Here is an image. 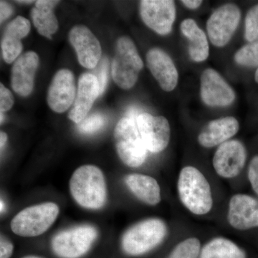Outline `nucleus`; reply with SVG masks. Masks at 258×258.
I'll return each mask as SVG.
<instances>
[{"label":"nucleus","instance_id":"nucleus-23","mask_svg":"<svg viewBox=\"0 0 258 258\" xmlns=\"http://www.w3.org/2000/svg\"><path fill=\"white\" fill-rule=\"evenodd\" d=\"M60 1L38 0L31 10L32 23L42 36L52 39V35L58 29V21L53 10Z\"/></svg>","mask_w":258,"mask_h":258},{"label":"nucleus","instance_id":"nucleus-38","mask_svg":"<svg viewBox=\"0 0 258 258\" xmlns=\"http://www.w3.org/2000/svg\"><path fill=\"white\" fill-rule=\"evenodd\" d=\"M22 258H44L37 255H27Z\"/></svg>","mask_w":258,"mask_h":258},{"label":"nucleus","instance_id":"nucleus-22","mask_svg":"<svg viewBox=\"0 0 258 258\" xmlns=\"http://www.w3.org/2000/svg\"><path fill=\"white\" fill-rule=\"evenodd\" d=\"M181 31L189 40V55L195 62H203L208 59L210 47L205 32L192 19H186L181 24Z\"/></svg>","mask_w":258,"mask_h":258},{"label":"nucleus","instance_id":"nucleus-30","mask_svg":"<svg viewBox=\"0 0 258 258\" xmlns=\"http://www.w3.org/2000/svg\"><path fill=\"white\" fill-rule=\"evenodd\" d=\"M13 93L3 83L0 84V112L4 113L9 111L14 105Z\"/></svg>","mask_w":258,"mask_h":258},{"label":"nucleus","instance_id":"nucleus-9","mask_svg":"<svg viewBox=\"0 0 258 258\" xmlns=\"http://www.w3.org/2000/svg\"><path fill=\"white\" fill-rule=\"evenodd\" d=\"M240 18V10L234 4L222 5L214 12L207 23L212 43L219 47L227 45L237 28Z\"/></svg>","mask_w":258,"mask_h":258},{"label":"nucleus","instance_id":"nucleus-27","mask_svg":"<svg viewBox=\"0 0 258 258\" xmlns=\"http://www.w3.org/2000/svg\"><path fill=\"white\" fill-rule=\"evenodd\" d=\"M244 36L249 42L258 41V5L249 9L246 15Z\"/></svg>","mask_w":258,"mask_h":258},{"label":"nucleus","instance_id":"nucleus-40","mask_svg":"<svg viewBox=\"0 0 258 258\" xmlns=\"http://www.w3.org/2000/svg\"><path fill=\"white\" fill-rule=\"evenodd\" d=\"M0 119H1V124H2V123H3V120H4V115H3V113H2V112H1V118H0Z\"/></svg>","mask_w":258,"mask_h":258},{"label":"nucleus","instance_id":"nucleus-17","mask_svg":"<svg viewBox=\"0 0 258 258\" xmlns=\"http://www.w3.org/2000/svg\"><path fill=\"white\" fill-rule=\"evenodd\" d=\"M39 61L38 55L33 51L25 52L15 61L12 69L11 86L20 96L26 97L32 93Z\"/></svg>","mask_w":258,"mask_h":258},{"label":"nucleus","instance_id":"nucleus-35","mask_svg":"<svg viewBox=\"0 0 258 258\" xmlns=\"http://www.w3.org/2000/svg\"><path fill=\"white\" fill-rule=\"evenodd\" d=\"M8 141V135L5 132H1L0 133V148H1V152L4 148L5 144L7 143Z\"/></svg>","mask_w":258,"mask_h":258},{"label":"nucleus","instance_id":"nucleus-26","mask_svg":"<svg viewBox=\"0 0 258 258\" xmlns=\"http://www.w3.org/2000/svg\"><path fill=\"white\" fill-rule=\"evenodd\" d=\"M235 60L244 67L258 66V41L250 42L240 48L236 52Z\"/></svg>","mask_w":258,"mask_h":258},{"label":"nucleus","instance_id":"nucleus-29","mask_svg":"<svg viewBox=\"0 0 258 258\" xmlns=\"http://www.w3.org/2000/svg\"><path fill=\"white\" fill-rule=\"evenodd\" d=\"M247 179L251 187L258 197V155L249 161L247 168Z\"/></svg>","mask_w":258,"mask_h":258},{"label":"nucleus","instance_id":"nucleus-32","mask_svg":"<svg viewBox=\"0 0 258 258\" xmlns=\"http://www.w3.org/2000/svg\"><path fill=\"white\" fill-rule=\"evenodd\" d=\"M14 252V245L5 236L0 239V258H10Z\"/></svg>","mask_w":258,"mask_h":258},{"label":"nucleus","instance_id":"nucleus-36","mask_svg":"<svg viewBox=\"0 0 258 258\" xmlns=\"http://www.w3.org/2000/svg\"><path fill=\"white\" fill-rule=\"evenodd\" d=\"M16 3H21V4H31L33 1H16Z\"/></svg>","mask_w":258,"mask_h":258},{"label":"nucleus","instance_id":"nucleus-39","mask_svg":"<svg viewBox=\"0 0 258 258\" xmlns=\"http://www.w3.org/2000/svg\"><path fill=\"white\" fill-rule=\"evenodd\" d=\"M254 79H255L256 82L258 83V69L256 71L255 75H254Z\"/></svg>","mask_w":258,"mask_h":258},{"label":"nucleus","instance_id":"nucleus-2","mask_svg":"<svg viewBox=\"0 0 258 258\" xmlns=\"http://www.w3.org/2000/svg\"><path fill=\"white\" fill-rule=\"evenodd\" d=\"M70 190L76 203L83 208L98 210L106 204V180L96 166L83 165L76 169L70 180Z\"/></svg>","mask_w":258,"mask_h":258},{"label":"nucleus","instance_id":"nucleus-13","mask_svg":"<svg viewBox=\"0 0 258 258\" xmlns=\"http://www.w3.org/2000/svg\"><path fill=\"white\" fill-rule=\"evenodd\" d=\"M76 93V80L72 71L61 69L56 73L49 86L47 104L55 113H64L74 103Z\"/></svg>","mask_w":258,"mask_h":258},{"label":"nucleus","instance_id":"nucleus-33","mask_svg":"<svg viewBox=\"0 0 258 258\" xmlns=\"http://www.w3.org/2000/svg\"><path fill=\"white\" fill-rule=\"evenodd\" d=\"M13 13V7L9 3L5 1L0 2V22L1 23L9 18Z\"/></svg>","mask_w":258,"mask_h":258},{"label":"nucleus","instance_id":"nucleus-34","mask_svg":"<svg viewBox=\"0 0 258 258\" xmlns=\"http://www.w3.org/2000/svg\"><path fill=\"white\" fill-rule=\"evenodd\" d=\"M181 3L185 5L186 8L191 10H195L198 8L203 3V1H199V0H182Z\"/></svg>","mask_w":258,"mask_h":258},{"label":"nucleus","instance_id":"nucleus-19","mask_svg":"<svg viewBox=\"0 0 258 258\" xmlns=\"http://www.w3.org/2000/svg\"><path fill=\"white\" fill-rule=\"evenodd\" d=\"M240 124L234 117L227 116L210 121L200 132L198 143L207 149L219 147L235 136Z\"/></svg>","mask_w":258,"mask_h":258},{"label":"nucleus","instance_id":"nucleus-18","mask_svg":"<svg viewBox=\"0 0 258 258\" xmlns=\"http://www.w3.org/2000/svg\"><path fill=\"white\" fill-rule=\"evenodd\" d=\"M147 64L161 88L171 92L176 87L179 74L172 59L159 48L151 49L147 54Z\"/></svg>","mask_w":258,"mask_h":258},{"label":"nucleus","instance_id":"nucleus-10","mask_svg":"<svg viewBox=\"0 0 258 258\" xmlns=\"http://www.w3.org/2000/svg\"><path fill=\"white\" fill-rule=\"evenodd\" d=\"M136 122L148 152L157 154L165 150L171 139L170 125L165 117L142 113Z\"/></svg>","mask_w":258,"mask_h":258},{"label":"nucleus","instance_id":"nucleus-5","mask_svg":"<svg viewBox=\"0 0 258 258\" xmlns=\"http://www.w3.org/2000/svg\"><path fill=\"white\" fill-rule=\"evenodd\" d=\"M60 209L53 203H45L24 209L15 215L10 223L15 235L37 237L45 233L53 225Z\"/></svg>","mask_w":258,"mask_h":258},{"label":"nucleus","instance_id":"nucleus-28","mask_svg":"<svg viewBox=\"0 0 258 258\" xmlns=\"http://www.w3.org/2000/svg\"><path fill=\"white\" fill-rule=\"evenodd\" d=\"M106 122V118L101 113H93L79 123L78 129L82 134H93L103 128Z\"/></svg>","mask_w":258,"mask_h":258},{"label":"nucleus","instance_id":"nucleus-4","mask_svg":"<svg viewBox=\"0 0 258 258\" xmlns=\"http://www.w3.org/2000/svg\"><path fill=\"white\" fill-rule=\"evenodd\" d=\"M143 68V61L132 39L118 38L111 67L112 78L116 85L124 90L134 87Z\"/></svg>","mask_w":258,"mask_h":258},{"label":"nucleus","instance_id":"nucleus-6","mask_svg":"<svg viewBox=\"0 0 258 258\" xmlns=\"http://www.w3.org/2000/svg\"><path fill=\"white\" fill-rule=\"evenodd\" d=\"M114 142L117 154L125 165L137 168L145 162L148 150L139 134L136 120L125 116L117 123Z\"/></svg>","mask_w":258,"mask_h":258},{"label":"nucleus","instance_id":"nucleus-21","mask_svg":"<svg viewBox=\"0 0 258 258\" xmlns=\"http://www.w3.org/2000/svg\"><path fill=\"white\" fill-rule=\"evenodd\" d=\"M125 184L134 196L146 205L156 206L161 203L160 185L152 176L138 173L128 174Z\"/></svg>","mask_w":258,"mask_h":258},{"label":"nucleus","instance_id":"nucleus-25","mask_svg":"<svg viewBox=\"0 0 258 258\" xmlns=\"http://www.w3.org/2000/svg\"><path fill=\"white\" fill-rule=\"evenodd\" d=\"M202 247L198 237H186L174 246L166 258H200Z\"/></svg>","mask_w":258,"mask_h":258},{"label":"nucleus","instance_id":"nucleus-31","mask_svg":"<svg viewBox=\"0 0 258 258\" xmlns=\"http://www.w3.org/2000/svg\"><path fill=\"white\" fill-rule=\"evenodd\" d=\"M108 59L104 57L102 61L101 67L99 68V72L98 73V76H96L99 83L100 96L104 93L107 86V81H108Z\"/></svg>","mask_w":258,"mask_h":258},{"label":"nucleus","instance_id":"nucleus-14","mask_svg":"<svg viewBox=\"0 0 258 258\" xmlns=\"http://www.w3.org/2000/svg\"><path fill=\"white\" fill-rule=\"evenodd\" d=\"M69 40L79 63L86 69H95L101 60L102 50L99 40L93 32L85 25H76L69 32Z\"/></svg>","mask_w":258,"mask_h":258},{"label":"nucleus","instance_id":"nucleus-12","mask_svg":"<svg viewBox=\"0 0 258 258\" xmlns=\"http://www.w3.org/2000/svg\"><path fill=\"white\" fill-rule=\"evenodd\" d=\"M140 15L148 28L161 35L170 33L176 19V6L171 0H142Z\"/></svg>","mask_w":258,"mask_h":258},{"label":"nucleus","instance_id":"nucleus-11","mask_svg":"<svg viewBox=\"0 0 258 258\" xmlns=\"http://www.w3.org/2000/svg\"><path fill=\"white\" fill-rule=\"evenodd\" d=\"M227 220L235 230L258 228V198L244 193L232 195L227 207Z\"/></svg>","mask_w":258,"mask_h":258},{"label":"nucleus","instance_id":"nucleus-7","mask_svg":"<svg viewBox=\"0 0 258 258\" xmlns=\"http://www.w3.org/2000/svg\"><path fill=\"white\" fill-rule=\"evenodd\" d=\"M98 237L93 226H77L59 232L51 242L52 251L60 258H81L89 252Z\"/></svg>","mask_w":258,"mask_h":258},{"label":"nucleus","instance_id":"nucleus-37","mask_svg":"<svg viewBox=\"0 0 258 258\" xmlns=\"http://www.w3.org/2000/svg\"><path fill=\"white\" fill-rule=\"evenodd\" d=\"M5 206L4 202H3V200H1V209H0V210H1L2 213H3V211L5 210Z\"/></svg>","mask_w":258,"mask_h":258},{"label":"nucleus","instance_id":"nucleus-16","mask_svg":"<svg viewBox=\"0 0 258 258\" xmlns=\"http://www.w3.org/2000/svg\"><path fill=\"white\" fill-rule=\"evenodd\" d=\"M99 96V83L96 76L90 73L81 75L74 106L69 113V119L77 124L83 121Z\"/></svg>","mask_w":258,"mask_h":258},{"label":"nucleus","instance_id":"nucleus-24","mask_svg":"<svg viewBox=\"0 0 258 258\" xmlns=\"http://www.w3.org/2000/svg\"><path fill=\"white\" fill-rule=\"evenodd\" d=\"M200 258H247L240 245L227 237H215L202 247Z\"/></svg>","mask_w":258,"mask_h":258},{"label":"nucleus","instance_id":"nucleus-1","mask_svg":"<svg viewBox=\"0 0 258 258\" xmlns=\"http://www.w3.org/2000/svg\"><path fill=\"white\" fill-rule=\"evenodd\" d=\"M176 190L180 203L190 213L204 216L212 211L214 207L212 186L198 168L188 165L180 170Z\"/></svg>","mask_w":258,"mask_h":258},{"label":"nucleus","instance_id":"nucleus-3","mask_svg":"<svg viewBox=\"0 0 258 258\" xmlns=\"http://www.w3.org/2000/svg\"><path fill=\"white\" fill-rule=\"evenodd\" d=\"M168 231L166 222L157 217L137 222L123 235L122 249L132 257L144 255L164 242Z\"/></svg>","mask_w":258,"mask_h":258},{"label":"nucleus","instance_id":"nucleus-15","mask_svg":"<svg viewBox=\"0 0 258 258\" xmlns=\"http://www.w3.org/2000/svg\"><path fill=\"white\" fill-rule=\"evenodd\" d=\"M200 81L201 98L208 106H228L235 101L233 89L215 70L208 69L204 71Z\"/></svg>","mask_w":258,"mask_h":258},{"label":"nucleus","instance_id":"nucleus-20","mask_svg":"<svg viewBox=\"0 0 258 258\" xmlns=\"http://www.w3.org/2000/svg\"><path fill=\"white\" fill-rule=\"evenodd\" d=\"M31 24L28 19L18 16L10 22L3 33L1 47L3 59L7 63L15 62L23 50L21 40L28 35Z\"/></svg>","mask_w":258,"mask_h":258},{"label":"nucleus","instance_id":"nucleus-8","mask_svg":"<svg viewBox=\"0 0 258 258\" xmlns=\"http://www.w3.org/2000/svg\"><path fill=\"white\" fill-rule=\"evenodd\" d=\"M247 151L243 144L231 139L219 146L212 158L215 173L224 179L237 177L245 166Z\"/></svg>","mask_w":258,"mask_h":258}]
</instances>
